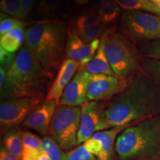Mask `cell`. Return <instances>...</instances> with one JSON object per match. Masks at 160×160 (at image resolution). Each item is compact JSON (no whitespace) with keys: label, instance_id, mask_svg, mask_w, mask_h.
Instances as JSON below:
<instances>
[{"label":"cell","instance_id":"12","mask_svg":"<svg viewBox=\"0 0 160 160\" xmlns=\"http://www.w3.org/2000/svg\"><path fill=\"white\" fill-rule=\"evenodd\" d=\"M100 41L101 39H98L90 43H86L80 39L75 30H69L65 48L66 59L79 62L81 66L87 65L97 53Z\"/></svg>","mask_w":160,"mask_h":160},{"label":"cell","instance_id":"10","mask_svg":"<svg viewBox=\"0 0 160 160\" xmlns=\"http://www.w3.org/2000/svg\"><path fill=\"white\" fill-rule=\"evenodd\" d=\"M128 79H122L117 76L92 74L88 88V101H108L125 89Z\"/></svg>","mask_w":160,"mask_h":160},{"label":"cell","instance_id":"29","mask_svg":"<svg viewBox=\"0 0 160 160\" xmlns=\"http://www.w3.org/2000/svg\"><path fill=\"white\" fill-rule=\"evenodd\" d=\"M65 160H97V159L86 150L85 146L80 145L71 151L65 153Z\"/></svg>","mask_w":160,"mask_h":160},{"label":"cell","instance_id":"28","mask_svg":"<svg viewBox=\"0 0 160 160\" xmlns=\"http://www.w3.org/2000/svg\"><path fill=\"white\" fill-rule=\"evenodd\" d=\"M62 2V0H39L37 12L44 17L53 14L61 5Z\"/></svg>","mask_w":160,"mask_h":160},{"label":"cell","instance_id":"20","mask_svg":"<svg viewBox=\"0 0 160 160\" xmlns=\"http://www.w3.org/2000/svg\"><path fill=\"white\" fill-rule=\"evenodd\" d=\"M126 11H140L160 16V10L155 4L148 0H113Z\"/></svg>","mask_w":160,"mask_h":160},{"label":"cell","instance_id":"32","mask_svg":"<svg viewBox=\"0 0 160 160\" xmlns=\"http://www.w3.org/2000/svg\"><path fill=\"white\" fill-rule=\"evenodd\" d=\"M16 57L14 53L6 51L3 48L0 47V65L1 67H6L8 68Z\"/></svg>","mask_w":160,"mask_h":160},{"label":"cell","instance_id":"4","mask_svg":"<svg viewBox=\"0 0 160 160\" xmlns=\"http://www.w3.org/2000/svg\"><path fill=\"white\" fill-rule=\"evenodd\" d=\"M115 151L119 160H160V116L125 128L117 137Z\"/></svg>","mask_w":160,"mask_h":160},{"label":"cell","instance_id":"14","mask_svg":"<svg viewBox=\"0 0 160 160\" xmlns=\"http://www.w3.org/2000/svg\"><path fill=\"white\" fill-rule=\"evenodd\" d=\"M80 65L81 63L76 60L71 59L64 60L46 95L45 99L53 100L59 105L64 90L77 73Z\"/></svg>","mask_w":160,"mask_h":160},{"label":"cell","instance_id":"37","mask_svg":"<svg viewBox=\"0 0 160 160\" xmlns=\"http://www.w3.org/2000/svg\"><path fill=\"white\" fill-rule=\"evenodd\" d=\"M77 5H79L80 6H82L85 5H87L88 3L89 2L90 0H73Z\"/></svg>","mask_w":160,"mask_h":160},{"label":"cell","instance_id":"9","mask_svg":"<svg viewBox=\"0 0 160 160\" xmlns=\"http://www.w3.org/2000/svg\"><path fill=\"white\" fill-rule=\"evenodd\" d=\"M111 128L106 118L103 105L88 101L81 106V117L77 137V145H82L96 133Z\"/></svg>","mask_w":160,"mask_h":160},{"label":"cell","instance_id":"22","mask_svg":"<svg viewBox=\"0 0 160 160\" xmlns=\"http://www.w3.org/2000/svg\"><path fill=\"white\" fill-rule=\"evenodd\" d=\"M41 151L51 160H65V153L51 137L46 136L42 138Z\"/></svg>","mask_w":160,"mask_h":160},{"label":"cell","instance_id":"33","mask_svg":"<svg viewBox=\"0 0 160 160\" xmlns=\"http://www.w3.org/2000/svg\"><path fill=\"white\" fill-rule=\"evenodd\" d=\"M36 0H22V18L25 19L31 11L32 8L34 5Z\"/></svg>","mask_w":160,"mask_h":160},{"label":"cell","instance_id":"36","mask_svg":"<svg viewBox=\"0 0 160 160\" xmlns=\"http://www.w3.org/2000/svg\"><path fill=\"white\" fill-rule=\"evenodd\" d=\"M8 69V68L6 67H0V87L3 85Z\"/></svg>","mask_w":160,"mask_h":160},{"label":"cell","instance_id":"30","mask_svg":"<svg viewBox=\"0 0 160 160\" xmlns=\"http://www.w3.org/2000/svg\"><path fill=\"white\" fill-rule=\"evenodd\" d=\"M19 26H25L22 22L17 18H9L1 20L0 22V37H2L6 33Z\"/></svg>","mask_w":160,"mask_h":160},{"label":"cell","instance_id":"3","mask_svg":"<svg viewBox=\"0 0 160 160\" xmlns=\"http://www.w3.org/2000/svg\"><path fill=\"white\" fill-rule=\"evenodd\" d=\"M68 33L64 24L56 22L37 23L25 31V45L53 77L65 60Z\"/></svg>","mask_w":160,"mask_h":160},{"label":"cell","instance_id":"23","mask_svg":"<svg viewBox=\"0 0 160 160\" xmlns=\"http://www.w3.org/2000/svg\"><path fill=\"white\" fill-rule=\"evenodd\" d=\"M108 24L99 22L95 25L88 28L84 31L79 32L78 35L80 39L86 43H90L96 39H101L102 37L109 31Z\"/></svg>","mask_w":160,"mask_h":160},{"label":"cell","instance_id":"1","mask_svg":"<svg viewBox=\"0 0 160 160\" xmlns=\"http://www.w3.org/2000/svg\"><path fill=\"white\" fill-rule=\"evenodd\" d=\"M125 89L103 105L111 128H128L160 116V85L140 68L130 76Z\"/></svg>","mask_w":160,"mask_h":160},{"label":"cell","instance_id":"40","mask_svg":"<svg viewBox=\"0 0 160 160\" xmlns=\"http://www.w3.org/2000/svg\"><path fill=\"white\" fill-rule=\"evenodd\" d=\"M157 7H158V8H159V10H160V2H159V3H158V4H157Z\"/></svg>","mask_w":160,"mask_h":160},{"label":"cell","instance_id":"15","mask_svg":"<svg viewBox=\"0 0 160 160\" xmlns=\"http://www.w3.org/2000/svg\"><path fill=\"white\" fill-rule=\"evenodd\" d=\"M105 33L101 38L100 45L97 53L93 59L87 65L81 66L82 68L91 74H104L110 76H116L112 70L111 65L106 56L105 51Z\"/></svg>","mask_w":160,"mask_h":160},{"label":"cell","instance_id":"31","mask_svg":"<svg viewBox=\"0 0 160 160\" xmlns=\"http://www.w3.org/2000/svg\"><path fill=\"white\" fill-rule=\"evenodd\" d=\"M82 145L85 146L86 150L89 153H91V154L95 156L97 158L99 157L100 153L102 152V142L99 139L93 137L85 142Z\"/></svg>","mask_w":160,"mask_h":160},{"label":"cell","instance_id":"39","mask_svg":"<svg viewBox=\"0 0 160 160\" xmlns=\"http://www.w3.org/2000/svg\"><path fill=\"white\" fill-rule=\"evenodd\" d=\"M148 1H150V2H151L152 3H153V4H155L156 5H157V4L159 2H160V0H148Z\"/></svg>","mask_w":160,"mask_h":160},{"label":"cell","instance_id":"38","mask_svg":"<svg viewBox=\"0 0 160 160\" xmlns=\"http://www.w3.org/2000/svg\"><path fill=\"white\" fill-rule=\"evenodd\" d=\"M38 160H51V159H50L49 157H48V156L46 154H45L43 152H41V153H40Z\"/></svg>","mask_w":160,"mask_h":160},{"label":"cell","instance_id":"34","mask_svg":"<svg viewBox=\"0 0 160 160\" xmlns=\"http://www.w3.org/2000/svg\"><path fill=\"white\" fill-rule=\"evenodd\" d=\"M109 1L110 0H93V10H94L93 12L97 13V15H99L100 12L102 11Z\"/></svg>","mask_w":160,"mask_h":160},{"label":"cell","instance_id":"25","mask_svg":"<svg viewBox=\"0 0 160 160\" xmlns=\"http://www.w3.org/2000/svg\"><path fill=\"white\" fill-rule=\"evenodd\" d=\"M120 13L121 8L113 0H110L98 16L101 22L109 24L114 22L119 17Z\"/></svg>","mask_w":160,"mask_h":160},{"label":"cell","instance_id":"16","mask_svg":"<svg viewBox=\"0 0 160 160\" xmlns=\"http://www.w3.org/2000/svg\"><path fill=\"white\" fill-rule=\"evenodd\" d=\"M126 128L114 127L111 128L99 131L93 137L97 138L102 142V150L97 159V160H111L115 151V144L117 137Z\"/></svg>","mask_w":160,"mask_h":160},{"label":"cell","instance_id":"35","mask_svg":"<svg viewBox=\"0 0 160 160\" xmlns=\"http://www.w3.org/2000/svg\"><path fill=\"white\" fill-rule=\"evenodd\" d=\"M0 160H20L10 153L5 148V147H1V151H0Z\"/></svg>","mask_w":160,"mask_h":160},{"label":"cell","instance_id":"17","mask_svg":"<svg viewBox=\"0 0 160 160\" xmlns=\"http://www.w3.org/2000/svg\"><path fill=\"white\" fill-rule=\"evenodd\" d=\"M42 139L30 131L22 132V160H38L41 153Z\"/></svg>","mask_w":160,"mask_h":160},{"label":"cell","instance_id":"11","mask_svg":"<svg viewBox=\"0 0 160 160\" xmlns=\"http://www.w3.org/2000/svg\"><path fill=\"white\" fill-rule=\"evenodd\" d=\"M91 77V73L79 67L77 73L64 90L59 105L79 107L87 102L88 101V88Z\"/></svg>","mask_w":160,"mask_h":160},{"label":"cell","instance_id":"13","mask_svg":"<svg viewBox=\"0 0 160 160\" xmlns=\"http://www.w3.org/2000/svg\"><path fill=\"white\" fill-rule=\"evenodd\" d=\"M58 105L53 100H43L26 118L22 123L23 127L33 130L45 137L48 136L52 119Z\"/></svg>","mask_w":160,"mask_h":160},{"label":"cell","instance_id":"21","mask_svg":"<svg viewBox=\"0 0 160 160\" xmlns=\"http://www.w3.org/2000/svg\"><path fill=\"white\" fill-rule=\"evenodd\" d=\"M136 46L141 57L160 61V39L139 42Z\"/></svg>","mask_w":160,"mask_h":160},{"label":"cell","instance_id":"5","mask_svg":"<svg viewBox=\"0 0 160 160\" xmlns=\"http://www.w3.org/2000/svg\"><path fill=\"white\" fill-rule=\"evenodd\" d=\"M105 51L110 65L118 77L127 79L141 68V56L136 44L115 29L105 33Z\"/></svg>","mask_w":160,"mask_h":160},{"label":"cell","instance_id":"8","mask_svg":"<svg viewBox=\"0 0 160 160\" xmlns=\"http://www.w3.org/2000/svg\"><path fill=\"white\" fill-rule=\"evenodd\" d=\"M43 99L38 97H26L2 99L0 104L2 131L6 132L22 124Z\"/></svg>","mask_w":160,"mask_h":160},{"label":"cell","instance_id":"19","mask_svg":"<svg viewBox=\"0 0 160 160\" xmlns=\"http://www.w3.org/2000/svg\"><path fill=\"white\" fill-rule=\"evenodd\" d=\"M25 33L24 26L15 28L0 37V47L11 53H15L19 50L25 41Z\"/></svg>","mask_w":160,"mask_h":160},{"label":"cell","instance_id":"18","mask_svg":"<svg viewBox=\"0 0 160 160\" xmlns=\"http://www.w3.org/2000/svg\"><path fill=\"white\" fill-rule=\"evenodd\" d=\"M5 148L18 158L22 159V131L18 128H11L5 132L3 138Z\"/></svg>","mask_w":160,"mask_h":160},{"label":"cell","instance_id":"6","mask_svg":"<svg viewBox=\"0 0 160 160\" xmlns=\"http://www.w3.org/2000/svg\"><path fill=\"white\" fill-rule=\"evenodd\" d=\"M81 107L59 105L52 119L50 135L64 151L77 145Z\"/></svg>","mask_w":160,"mask_h":160},{"label":"cell","instance_id":"2","mask_svg":"<svg viewBox=\"0 0 160 160\" xmlns=\"http://www.w3.org/2000/svg\"><path fill=\"white\" fill-rule=\"evenodd\" d=\"M53 78L24 45L9 66L3 85L0 87L1 99L26 97L45 98Z\"/></svg>","mask_w":160,"mask_h":160},{"label":"cell","instance_id":"27","mask_svg":"<svg viewBox=\"0 0 160 160\" xmlns=\"http://www.w3.org/2000/svg\"><path fill=\"white\" fill-rule=\"evenodd\" d=\"M99 22H100L99 16L94 12L86 13V14L79 16L76 20L74 30L77 33H79V32L82 31L88 28L95 25Z\"/></svg>","mask_w":160,"mask_h":160},{"label":"cell","instance_id":"26","mask_svg":"<svg viewBox=\"0 0 160 160\" xmlns=\"http://www.w3.org/2000/svg\"><path fill=\"white\" fill-rule=\"evenodd\" d=\"M1 11L14 18L22 19V0H2L0 2Z\"/></svg>","mask_w":160,"mask_h":160},{"label":"cell","instance_id":"24","mask_svg":"<svg viewBox=\"0 0 160 160\" xmlns=\"http://www.w3.org/2000/svg\"><path fill=\"white\" fill-rule=\"evenodd\" d=\"M140 68L160 85V61L141 57Z\"/></svg>","mask_w":160,"mask_h":160},{"label":"cell","instance_id":"7","mask_svg":"<svg viewBox=\"0 0 160 160\" xmlns=\"http://www.w3.org/2000/svg\"><path fill=\"white\" fill-rule=\"evenodd\" d=\"M123 33L133 43L160 39V16L145 11H126L120 20Z\"/></svg>","mask_w":160,"mask_h":160}]
</instances>
